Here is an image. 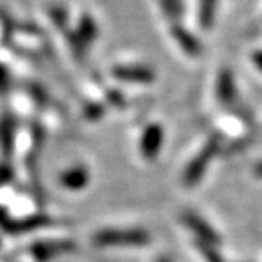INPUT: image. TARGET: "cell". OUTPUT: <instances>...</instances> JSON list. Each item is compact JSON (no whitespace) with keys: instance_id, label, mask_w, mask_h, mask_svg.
I'll list each match as a JSON object with an SVG mask.
<instances>
[{"instance_id":"cell-1","label":"cell","mask_w":262,"mask_h":262,"mask_svg":"<svg viewBox=\"0 0 262 262\" xmlns=\"http://www.w3.org/2000/svg\"><path fill=\"white\" fill-rule=\"evenodd\" d=\"M92 242L98 248H142L152 237L141 228H104L93 234Z\"/></svg>"},{"instance_id":"cell-2","label":"cell","mask_w":262,"mask_h":262,"mask_svg":"<svg viewBox=\"0 0 262 262\" xmlns=\"http://www.w3.org/2000/svg\"><path fill=\"white\" fill-rule=\"evenodd\" d=\"M220 148H221V138L216 135H212L204 142L201 150L191 158V161L186 164L185 171L182 174V183L185 186H188V188L196 186L202 180L205 172H207L210 163L218 155Z\"/></svg>"},{"instance_id":"cell-3","label":"cell","mask_w":262,"mask_h":262,"mask_svg":"<svg viewBox=\"0 0 262 262\" xmlns=\"http://www.w3.org/2000/svg\"><path fill=\"white\" fill-rule=\"evenodd\" d=\"M111 76L122 84L152 85L157 79V73L152 67L144 63H119L111 68Z\"/></svg>"},{"instance_id":"cell-4","label":"cell","mask_w":262,"mask_h":262,"mask_svg":"<svg viewBox=\"0 0 262 262\" xmlns=\"http://www.w3.org/2000/svg\"><path fill=\"white\" fill-rule=\"evenodd\" d=\"M51 223H52V220L46 215H33V216L24 218V220H13L2 207H0V229L7 234H11V235L40 229V228L49 226Z\"/></svg>"},{"instance_id":"cell-5","label":"cell","mask_w":262,"mask_h":262,"mask_svg":"<svg viewBox=\"0 0 262 262\" xmlns=\"http://www.w3.org/2000/svg\"><path fill=\"white\" fill-rule=\"evenodd\" d=\"M164 144V128L160 123H148L139 138V154L145 161H155Z\"/></svg>"},{"instance_id":"cell-6","label":"cell","mask_w":262,"mask_h":262,"mask_svg":"<svg viewBox=\"0 0 262 262\" xmlns=\"http://www.w3.org/2000/svg\"><path fill=\"white\" fill-rule=\"evenodd\" d=\"M182 223L196 235V240L205 242V243H212V245H216V247L220 245L221 237H220L218 231L204 216H201L199 213L185 212L182 215Z\"/></svg>"},{"instance_id":"cell-7","label":"cell","mask_w":262,"mask_h":262,"mask_svg":"<svg viewBox=\"0 0 262 262\" xmlns=\"http://www.w3.org/2000/svg\"><path fill=\"white\" fill-rule=\"evenodd\" d=\"M169 33L172 36V40L176 41V45L179 46V49L185 55H188L191 59H196L199 55H202L204 46H202L201 40L198 38V35L193 33L186 26H183L182 23L171 24Z\"/></svg>"},{"instance_id":"cell-8","label":"cell","mask_w":262,"mask_h":262,"mask_svg":"<svg viewBox=\"0 0 262 262\" xmlns=\"http://www.w3.org/2000/svg\"><path fill=\"white\" fill-rule=\"evenodd\" d=\"M76 250V245L71 240H41L30 247V253L38 262H48L54 257L71 253Z\"/></svg>"},{"instance_id":"cell-9","label":"cell","mask_w":262,"mask_h":262,"mask_svg":"<svg viewBox=\"0 0 262 262\" xmlns=\"http://www.w3.org/2000/svg\"><path fill=\"white\" fill-rule=\"evenodd\" d=\"M237 84H235V76L231 68H221L216 74V82H215V95L216 100L224 104L229 106L237 100Z\"/></svg>"},{"instance_id":"cell-10","label":"cell","mask_w":262,"mask_h":262,"mask_svg":"<svg viewBox=\"0 0 262 262\" xmlns=\"http://www.w3.org/2000/svg\"><path fill=\"white\" fill-rule=\"evenodd\" d=\"M59 183L68 191H81L90 183V171L84 164H74L59 176Z\"/></svg>"},{"instance_id":"cell-11","label":"cell","mask_w":262,"mask_h":262,"mask_svg":"<svg viewBox=\"0 0 262 262\" xmlns=\"http://www.w3.org/2000/svg\"><path fill=\"white\" fill-rule=\"evenodd\" d=\"M74 33H76L79 41L89 49L98 38V33H100L98 23L95 21V17H93L90 13H84L79 17L76 29H74Z\"/></svg>"},{"instance_id":"cell-12","label":"cell","mask_w":262,"mask_h":262,"mask_svg":"<svg viewBox=\"0 0 262 262\" xmlns=\"http://www.w3.org/2000/svg\"><path fill=\"white\" fill-rule=\"evenodd\" d=\"M220 0H198V24L204 30H210L215 26Z\"/></svg>"},{"instance_id":"cell-13","label":"cell","mask_w":262,"mask_h":262,"mask_svg":"<svg viewBox=\"0 0 262 262\" xmlns=\"http://www.w3.org/2000/svg\"><path fill=\"white\" fill-rule=\"evenodd\" d=\"M48 16L52 23V26L55 29H59L62 33H65L70 27H68V23H70V13L67 10L65 5L62 4H51L48 7Z\"/></svg>"},{"instance_id":"cell-14","label":"cell","mask_w":262,"mask_h":262,"mask_svg":"<svg viewBox=\"0 0 262 262\" xmlns=\"http://www.w3.org/2000/svg\"><path fill=\"white\" fill-rule=\"evenodd\" d=\"M13 142H14V122L10 116H5L0 120V145L5 155L13 152Z\"/></svg>"},{"instance_id":"cell-15","label":"cell","mask_w":262,"mask_h":262,"mask_svg":"<svg viewBox=\"0 0 262 262\" xmlns=\"http://www.w3.org/2000/svg\"><path fill=\"white\" fill-rule=\"evenodd\" d=\"M163 16L171 24L180 23L183 16V0H158Z\"/></svg>"},{"instance_id":"cell-16","label":"cell","mask_w":262,"mask_h":262,"mask_svg":"<svg viewBox=\"0 0 262 262\" xmlns=\"http://www.w3.org/2000/svg\"><path fill=\"white\" fill-rule=\"evenodd\" d=\"M194 245H196V250L199 251V254L202 256V259L205 262H226L216 245L205 243V242H199V240L194 242Z\"/></svg>"},{"instance_id":"cell-17","label":"cell","mask_w":262,"mask_h":262,"mask_svg":"<svg viewBox=\"0 0 262 262\" xmlns=\"http://www.w3.org/2000/svg\"><path fill=\"white\" fill-rule=\"evenodd\" d=\"M106 114V104L104 103H87L82 109V116L87 122H98L100 119H103V116Z\"/></svg>"},{"instance_id":"cell-18","label":"cell","mask_w":262,"mask_h":262,"mask_svg":"<svg viewBox=\"0 0 262 262\" xmlns=\"http://www.w3.org/2000/svg\"><path fill=\"white\" fill-rule=\"evenodd\" d=\"M29 93H30V97L33 98V101L36 104H40V106L48 104L49 97H48V92H46V89L43 85H40V84H32L29 87Z\"/></svg>"},{"instance_id":"cell-19","label":"cell","mask_w":262,"mask_h":262,"mask_svg":"<svg viewBox=\"0 0 262 262\" xmlns=\"http://www.w3.org/2000/svg\"><path fill=\"white\" fill-rule=\"evenodd\" d=\"M250 59H251V63L254 65V68L262 74V49L253 51L251 55H250Z\"/></svg>"},{"instance_id":"cell-20","label":"cell","mask_w":262,"mask_h":262,"mask_svg":"<svg viewBox=\"0 0 262 262\" xmlns=\"http://www.w3.org/2000/svg\"><path fill=\"white\" fill-rule=\"evenodd\" d=\"M107 98H109V103H111V104H114V106H122V104L125 103L123 97L120 95V93H119L117 90H109Z\"/></svg>"},{"instance_id":"cell-21","label":"cell","mask_w":262,"mask_h":262,"mask_svg":"<svg viewBox=\"0 0 262 262\" xmlns=\"http://www.w3.org/2000/svg\"><path fill=\"white\" fill-rule=\"evenodd\" d=\"M11 177H13V172H11L10 167L0 166V186H2L4 183H7V182H10Z\"/></svg>"},{"instance_id":"cell-22","label":"cell","mask_w":262,"mask_h":262,"mask_svg":"<svg viewBox=\"0 0 262 262\" xmlns=\"http://www.w3.org/2000/svg\"><path fill=\"white\" fill-rule=\"evenodd\" d=\"M8 85V71L5 67L0 65V89H5Z\"/></svg>"},{"instance_id":"cell-23","label":"cell","mask_w":262,"mask_h":262,"mask_svg":"<svg viewBox=\"0 0 262 262\" xmlns=\"http://www.w3.org/2000/svg\"><path fill=\"white\" fill-rule=\"evenodd\" d=\"M254 174H256L259 179H262V161H259V163L254 166Z\"/></svg>"},{"instance_id":"cell-24","label":"cell","mask_w":262,"mask_h":262,"mask_svg":"<svg viewBox=\"0 0 262 262\" xmlns=\"http://www.w3.org/2000/svg\"><path fill=\"white\" fill-rule=\"evenodd\" d=\"M157 262H174L169 256H160Z\"/></svg>"}]
</instances>
